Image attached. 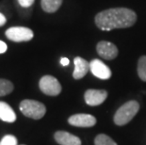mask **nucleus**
<instances>
[{"mask_svg":"<svg viewBox=\"0 0 146 145\" xmlns=\"http://www.w3.org/2000/svg\"><path fill=\"white\" fill-rule=\"evenodd\" d=\"M6 22H7V19H6V17L2 13H0V26H4V24H6Z\"/></svg>","mask_w":146,"mask_h":145,"instance_id":"aec40b11","label":"nucleus"},{"mask_svg":"<svg viewBox=\"0 0 146 145\" xmlns=\"http://www.w3.org/2000/svg\"><path fill=\"white\" fill-rule=\"evenodd\" d=\"M139 110V105L137 101L132 100L123 104L114 115L113 121L115 124L123 126L131 122V120L136 116Z\"/></svg>","mask_w":146,"mask_h":145,"instance_id":"f03ea898","label":"nucleus"},{"mask_svg":"<svg viewBox=\"0 0 146 145\" xmlns=\"http://www.w3.org/2000/svg\"><path fill=\"white\" fill-rule=\"evenodd\" d=\"M69 62H70V61H69V60H68L67 58H62L60 60V64L62 66H67L68 64H69Z\"/></svg>","mask_w":146,"mask_h":145,"instance_id":"412c9836","label":"nucleus"},{"mask_svg":"<svg viewBox=\"0 0 146 145\" xmlns=\"http://www.w3.org/2000/svg\"><path fill=\"white\" fill-rule=\"evenodd\" d=\"M13 91V84L7 79H0V96H5L12 92Z\"/></svg>","mask_w":146,"mask_h":145,"instance_id":"4468645a","label":"nucleus"},{"mask_svg":"<svg viewBox=\"0 0 146 145\" xmlns=\"http://www.w3.org/2000/svg\"><path fill=\"white\" fill-rule=\"evenodd\" d=\"M138 75L142 81L146 82V56H141L138 61Z\"/></svg>","mask_w":146,"mask_h":145,"instance_id":"dca6fc26","label":"nucleus"},{"mask_svg":"<svg viewBox=\"0 0 146 145\" xmlns=\"http://www.w3.org/2000/svg\"><path fill=\"white\" fill-rule=\"evenodd\" d=\"M68 122L71 125L76 126V127H92L95 125L96 119L91 114L79 113L71 116L68 119Z\"/></svg>","mask_w":146,"mask_h":145,"instance_id":"1a4fd4ad","label":"nucleus"},{"mask_svg":"<svg viewBox=\"0 0 146 145\" xmlns=\"http://www.w3.org/2000/svg\"><path fill=\"white\" fill-rule=\"evenodd\" d=\"M6 36L9 40L15 42H29L33 39L34 33L30 28L25 26H13L6 30Z\"/></svg>","mask_w":146,"mask_h":145,"instance_id":"39448f33","label":"nucleus"},{"mask_svg":"<svg viewBox=\"0 0 146 145\" xmlns=\"http://www.w3.org/2000/svg\"><path fill=\"white\" fill-rule=\"evenodd\" d=\"M35 0H18V3L22 6L23 8H29L30 6L33 5V3Z\"/></svg>","mask_w":146,"mask_h":145,"instance_id":"a211bd4d","label":"nucleus"},{"mask_svg":"<svg viewBox=\"0 0 146 145\" xmlns=\"http://www.w3.org/2000/svg\"><path fill=\"white\" fill-rule=\"evenodd\" d=\"M96 51L99 56L107 60H112L118 56L117 46L107 41L99 42L96 45Z\"/></svg>","mask_w":146,"mask_h":145,"instance_id":"423d86ee","label":"nucleus"},{"mask_svg":"<svg viewBox=\"0 0 146 145\" xmlns=\"http://www.w3.org/2000/svg\"><path fill=\"white\" fill-rule=\"evenodd\" d=\"M90 71L94 76L100 79L107 80L111 77V71L110 67L106 65L103 61L97 60V58L92 60L90 62Z\"/></svg>","mask_w":146,"mask_h":145,"instance_id":"6e6552de","label":"nucleus"},{"mask_svg":"<svg viewBox=\"0 0 146 145\" xmlns=\"http://www.w3.org/2000/svg\"><path fill=\"white\" fill-rule=\"evenodd\" d=\"M40 89L49 96H57L61 91V85L58 80L52 75H43L39 82Z\"/></svg>","mask_w":146,"mask_h":145,"instance_id":"20e7f679","label":"nucleus"},{"mask_svg":"<svg viewBox=\"0 0 146 145\" xmlns=\"http://www.w3.org/2000/svg\"><path fill=\"white\" fill-rule=\"evenodd\" d=\"M0 145H18V141L13 135H6L0 140Z\"/></svg>","mask_w":146,"mask_h":145,"instance_id":"f3484780","label":"nucleus"},{"mask_svg":"<svg viewBox=\"0 0 146 145\" xmlns=\"http://www.w3.org/2000/svg\"><path fill=\"white\" fill-rule=\"evenodd\" d=\"M54 138L60 145H81V140L78 137L66 131L56 132Z\"/></svg>","mask_w":146,"mask_h":145,"instance_id":"9d476101","label":"nucleus"},{"mask_svg":"<svg viewBox=\"0 0 146 145\" xmlns=\"http://www.w3.org/2000/svg\"><path fill=\"white\" fill-rule=\"evenodd\" d=\"M95 24L103 31H110L116 28H126L134 26L137 14L127 8H113L96 14Z\"/></svg>","mask_w":146,"mask_h":145,"instance_id":"f257e3e1","label":"nucleus"},{"mask_svg":"<svg viewBox=\"0 0 146 145\" xmlns=\"http://www.w3.org/2000/svg\"><path fill=\"white\" fill-rule=\"evenodd\" d=\"M7 49H8L7 44H6L4 42L0 41V54L5 53V52L7 51Z\"/></svg>","mask_w":146,"mask_h":145,"instance_id":"6ab92c4d","label":"nucleus"},{"mask_svg":"<svg viewBox=\"0 0 146 145\" xmlns=\"http://www.w3.org/2000/svg\"><path fill=\"white\" fill-rule=\"evenodd\" d=\"M0 120L6 122H14L16 121V114L9 104L0 101Z\"/></svg>","mask_w":146,"mask_h":145,"instance_id":"f8f14e48","label":"nucleus"},{"mask_svg":"<svg viewBox=\"0 0 146 145\" xmlns=\"http://www.w3.org/2000/svg\"><path fill=\"white\" fill-rule=\"evenodd\" d=\"M62 0H42L41 5L42 10L48 13L56 12L60 8Z\"/></svg>","mask_w":146,"mask_h":145,"instance_id":"ddd939ff","label":"nucleus"},{"mask_svg":"<svg viewBox=\"0 0 146 145\" xmlns=\"http://www.w3.org/2000/svg\"><path fill=\"white\" fill-rule=\"evenodd\" d=\"M94 144L95 145H118L115 141L108 137V135L105 134H99L94 138Z\"/></svg>","mask_w":146,"mask_h":145,"instance_id":"2eb2a0df","label":"nucleus"},{"mask_svg":"<svg viewBox=\"0 0 146 145\" xmlns=\"http://www.w3.org/2000/svg\"><path fill=\"white\" fill-rule=\"evenodd\" d=\"M107 97H108V91H105V89H90L88 91H86L85 94H84L86 104L91 107H96L101 105L107 99Z\"/></svg>","mask_w":146,"mask_h":145,"instance_id":"0eeeda50","label":"nucleus"},{"mask_svg":"<svg viewBox=\"0 0 146 145\" xmlns=\"http://www.w3.org/2000/svg\"><path fill=\"white\" fill-rule=\"evenodd\" d=\"M74 70L73 73V77L74 79H81L87 75V73L90 70V62H88L86 60L76 57L74 60Z\"/></svg>","mask_w":146,"mask_h":145,"instance_id":"9b49d317","label":"nucleus"},{"mask_svg":"<svg viewBox=\"0 0 146 145\" xmlns=\"http://www.w3.org/2000/svg\"><path fill=\"white\" fill-rule=\"evenodd\" d=\"M20 111L26 117L33 120L42 119L46 113V107L42 103L36 100L26 99L20 103Z\"/></svg>","mask_w":146,"mask_h":145,"instance_id":"7ed1b4c3","label":"nucleus"}]
</instances>
